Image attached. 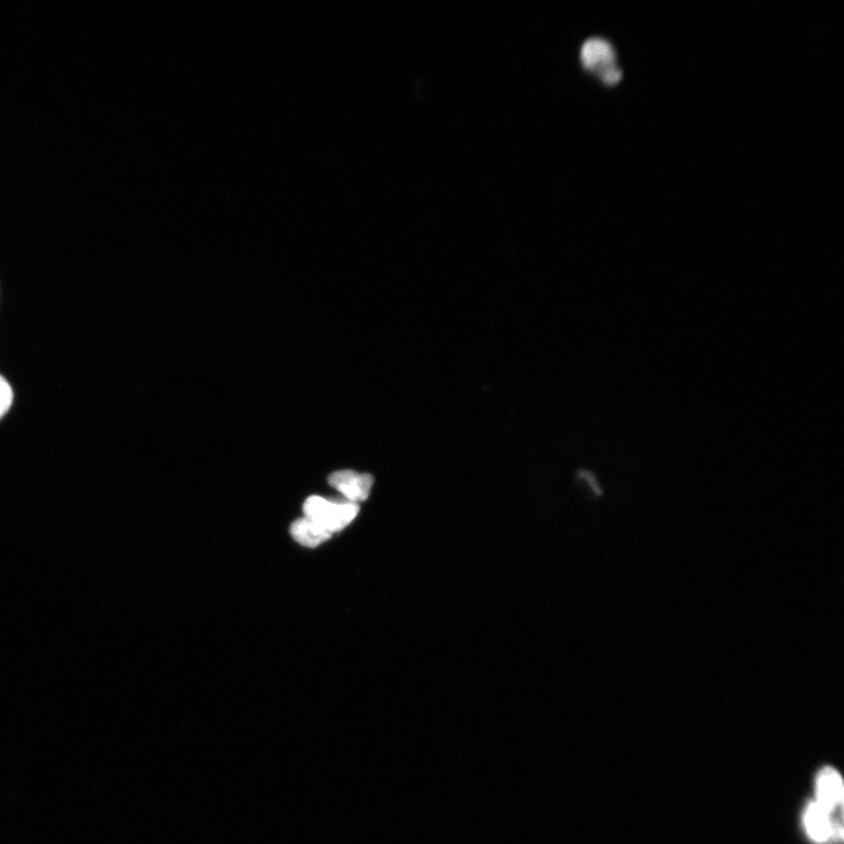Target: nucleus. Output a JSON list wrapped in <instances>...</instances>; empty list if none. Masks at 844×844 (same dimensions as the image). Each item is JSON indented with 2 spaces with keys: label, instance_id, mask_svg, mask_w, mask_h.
Here are the masks:
<instances>
[{
  "label": "nucleus",
  "instance_id": "nucleus-6",
  "mask_svg": "<svg viewBox=\"0 0 844 844\" xmlns=\"http://www.w3.org/2000/svg\"><path fill=\"white\" fill-rule=\"evenodd\" d=\"M291 535L302 546L316 548L331 539L332 534L306 517L292 523Z\"/></svg>",
  "mask_w": 844,
  "mask_h": 844
},
{
  "label": "nucleus",
  "instance_id": "nucleus-2",
  "mask_svg": "<svg viewBox=\"0 0 844 844\" xmlns=\"http://www.w3.org/2000/svg\"><path fill=\"white\" fill-rule=\"evenodd\" d=\"M582 65L585 70L597 74L605 85L614 86L623 78L621 68L617 65L614 47L608 40L591 38L582 46Z\"/></svg>",
  "mask_w": 844,
  "mask_h": 844
},
{
  "label": "nucleus",
  "instance_id": "nucleus-1",
  "mask_svg": "<svg viewBox=\"0 0 844 844\" xmlns=\"http://www.w3.org/2000/svg\"><path fill=\"white\" fill-rule=\"evenodd\" d=\"M303 510L306 519L333 534L342 532L356 519L359 505L350 501H331L322 496H311L305 501Z\"/></svg>",
  "mask_w": 844,
  "mask_h": 844
},
{
  "label": "nucleus",
  "instance_id": "nucleus-5",
  "mask_svg": "<svg viewBox=\"0 0 844 844\" xmlns=\"http://www.w3.org/2000/svg\"><path fill=\"white\" fill-rule=\"evenodd\" d=\"M816 793H818V802L823 808L829 812H835L837 808H841L843 799V785L840 774L833 768L822 769L816 782Z\"/></svg>",
  "mask_w": 844,
  "mask_h": 844
},
{
  "label": "nucleus",
  "instance_id": "nucleus-4",
  "mask_svg": "<svg viewBox=\"0 0 844 844\" xmlns=\"http://www.w3.org/2000/svg\"><path fill=\"white\" fill-rule=\"evenodd\" d=\"M329 483L342 493L347 501L358 503L367 500L373 487V476L353 471H339L329 476Z\"/></svg>",
  "mask_w": 844,
  "mask_h": 844
},
{
  "label": "nucleus",
  "instance_id": "nucleus-3",
  "mask_svg": "<svg viewBox=\"0 0 844 844\" xmlns=\"http://www.w3.org/2000/svg\"><path fill=\"white\" fill-rule=\"evenodd\" d=\"M832 812L827 811L819 805L818 802H813L806 809L805 826L809 837L815 842L825 843L829 839H842V822L841 820H833Z\"/></svg>",
  "mask_w": 844,
  "mask_h": 844
},
{
  "label": "nucleus",
  "instance_id": "nucleus-7",
  "mask_svg": "<svg viewBox=\"0 0 844 844\" xmlns=\"http://www.w3.org/2000/svg\"><path fill=\"white\" fill-rule=\"evenodd\" d=\"M13 401V392L6 379L0 376V420L8 413Z\"/></svg>",
  "mask_w": 844,
  "mask_h": 844
}]
</instances>
